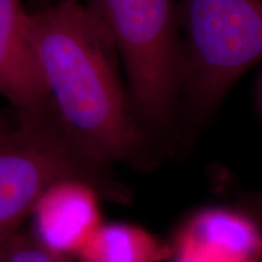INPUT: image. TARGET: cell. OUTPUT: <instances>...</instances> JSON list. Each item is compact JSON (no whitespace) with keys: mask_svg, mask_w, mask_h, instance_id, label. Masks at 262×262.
Wrapping results in <instances>:
<instances>
[{"mask_svg":"<svg viewBox=\"0 0 262 262\" xmlns=\"http://www.w3.org/2000/svg\"><path fill=\"white\" fill-rule=\"evenodd\" d=\"M102 201L100 191L86 180L61 179L35 202L27 229L48 250L74 260L104 222L100 205Z\"/></svg>","mask_w":262,"mask_h":262,"instance_id":"obj_5","label":"cell"},{"mask_svg":"<svg viewBox=\"0 0 262 262\" xmlns=\"http://www.w3.org/2000/svg\"><path fill=\"white\" fill-rule=\"evenodd\" d=\"M3 262H74L39 244L25 226L10 235Z\"/></svg>","mask_w":262,"mask_h":262,"instance_id":"obj_9","label":"cell"},{"mask_svg":"<svg viewBox=\"0 0 262 262\" xmlns=\"http://www.w3.org/2000/svg\"><path fill=\"white\" fill-rule=\"evenodd\" d=\"M21 0H0V96L18 113L49 107V94L27 32Z\"/></svg>","mask_w":262,"mask_h":262,"instance_id":"obj_6","label":"cell"},{"mask_svg":"<svg viewBox=\"0 0 262 262\" xmlns=\"http://www.w3.org/2000/svg\"><path fill=\"white\" fill-rule=\"evenodd\" d=\"M170 244L141 226L103 222L74 262H166Z\"/></svg>","mask_w":262,"mask_h":262,"instance_id":"obj_8","label":"cell"},{"mask_svg":"<svg viewBox=\"0 0 262 262\" xmlns=\"http://www.w3.org/2000/svg\"><path fill=\"white\" fill-rule=\"evenodd\" d=\"M215 262H261L262 238L249 216L227 210H206L188 222L175 239Z\"/></svg>","mask_w":262,"mask_h":262,"instance_id":"obj_7","label":"cell"},{"mask_svg":"<svg viewBox=\"0 0 262 262\" xmlns=\"http://www.w3.org/2000/svg\"><path fill=\"white\" fill-rule=\"evenodd\" d=\"M66 178L91 182L104 201L130 198L108 166L93 162L74 145L50 107L18 113L17 125L0 134V237L22 227L41 193Z\"/></svg>","mask_w":262,"mask_h":262,"instance_id":"obj_4","label":"cell"},{"mask_svg":"<svg viewBox=\"0 0 262 262\" xmlns=\"http://www.w3.org/2000/svg\"><path fill=\"white\" fill-rule=\"evenodd\" d=\"M179 120L204 123L241 74L262 61V0H181Z\"/></svg>","mask_w":262,"mask_h":262,"instance_id":"obj_3","label":"cell"},{"mask_svg":"<svg viewBox=\"0 0 262 262\" xmlns=\"http://www.w3.org/2000/svg\"><path fill=\"white\" fill-rule=\"evenodd\" d=\"M116 45L134 113L157 157L179 123L182 38L176 0H88Z\"/></svg>","mask_w":262,"mask_h":262,"instance_id":"obj_2","label":"cell"},{"mask_svg":"<svg viewBox=\"0 0 262 262\" xmlns=\"http://www.w3.org/2000/svg\"><path fill=\"white\" fill-rule=\"evenodd\" d=\"M245 212L249 217H251L256 224L262 226V191L254 194L245 196L242 202Z\"/></svg>","mask_w":262,"mask_h":262,"instance_id":"obj_10","label":"cell"},{"mask_svg":"<svg viewBox=\"0 0 262 262\" xmlns=\"http://www.w3.org/2000/svg\"><path fill=\"white\" fill-rule=\"evenodd\" d=\"M27 32L64 133L100 165L147 168L156 157L140 129L110 33L86 5L62 0L28 12Z\"/></svg>","mask_w":262,"mask_h":262,"instance_id":"obj_1","label":"cell"},{"mask_svg":"<svg viewBox=\"0 0 262 262\" xmlns=\"http://www.w3.org/2000/svg\"><path fill=\"white\" fill-rule=\"evenodd\" d=\"M12 233H14V232H12ZM11 234L4 235V237H0V262H3V260H4V253H5L6 243H8V239Z\"/></svg>","mask_w":262,"mask_h":262,"instance_id":"obj_11","label":"cell"},{"mask_svg":"<svg viewBox=\"0 0 262 262\" xmlns=\"http://www.w3.org/2000/svg\"><path fill=\"white\" fill-rule=\"evenodd\" d=\"M9 127H10V126H9ZM9 127L5 125V124H4V120H3L2 116H0V134H2L3 131H5L6 129H9Z\"/></svg>","mask_w":262,"mask_h":262,"instance_id":"obj_12","label":"cell"}]
</instances>
